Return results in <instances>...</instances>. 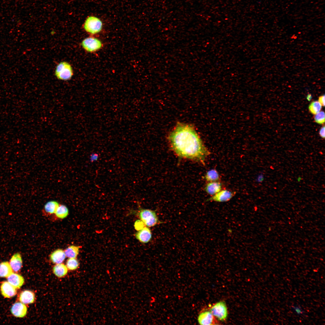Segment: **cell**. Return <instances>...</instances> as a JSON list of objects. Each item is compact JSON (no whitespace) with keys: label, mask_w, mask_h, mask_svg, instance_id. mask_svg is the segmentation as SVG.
I'll return each instance as SVG.
<instances>
[{"label":"cell","mask_w":325,"mask_h":325,"mask_svg":"<svg viewBox=\"0 0 325 325\" xmlns=\"http://www.w3.org/2000/svg\"><path fill=\"white\" fill-rule=\"evenodd\" d=\"M168 140L171 150L179 158L203 165L210 153L193 125L178 122L169 133Z\"/></svg>","instance_id":"6da1fadb"},{"label":"cell","mask_w":325,"mask_h":325,"mask_svg":"<svg viewBox=\"0 0 325 325\" xmlns=\"http://www.w3.org/2000/svg\"><path fill=\"white\" fill-rule=\"evenodd\" d=\"M103 26V23L100 18L94 16H90L86 19L83 24V28L87 33L93 35L100 32Z\"/></svg>","instance_id":"7a4b0ae2"},{"label":"cell","mask_w":325,"mask_h":325,"mask_svg":"<svg viewBox=\"0 0 325 325\" xmlns=\"http://www.w3.org/2000/svg\"><path fill=\"white\" fill-rule=\"evenodd\" d=\"M54 73L58 79L66 81L72 78L73 75V71L69 63L63 61L59 63L57 66Z\"/></svg>","instance_id":"3957f363"},{"label":"cell","mask_w":325,"mask_h":325,"mask_svg":"<svg viewBox=\"0 0 325 325\" xmlns=\"http://www.w3.org/2000/svg\"><path fill=\"white\" fill-rule=\"evenodd\" d=\"M137 214L141 221L147 227L154 226L160 222L154 211L140 208Z\"/></svg>","instance_id":"277c9868"},{"label":"cell","mask_w":325,"mask_h":325,"mask_svg":"<svg viewBox=\"0 0 325 325\" xmlns=\"http://www.w3.org/2000/svg\"><path fill=\"white\" fill-rule=\"evenodd\" d=\"M209 310L218 320L223 321L227 317L228 312L225 302L224 301L218 302L211 306Z\"/></svg>","instance_id":"5b68a950"},{"label":"cell","mask_w":325,"mask_h":325,"mask_svg":"<svg viewBox=\"0 0 325 325\" xmlns=\"http://www.w3.org/2000/svg\"><path fill=\"white\" fill-rule=\"evenodd\" d=\"M81 46L86 51L93 53L100 50L103 46L102 42L98 39L89 36L84 39L82 42Z\"/></svg>","instance_id":"8992f818"},{"label":"cell","mask_w":325,"mask_h":325,"mask_svg":"<svg viewBox=\"0 0 325 325\" xmlns=\"http://www.w3.org/2000/svg\"><path fill=\"white\" fill-rule=\"evenodd\" d=\"M236 192L227 189H222L212 196L206 201L217 202H224L230 200L235 195Z\"/></svg>","instance_id":"52a82bcc"},{"label":"cell","mask_w":325,"mask_h":325,"mask_svg":"<svg viewBox=\"0 0 325 325\" xmlns=\"http://www.w3.org/2000/svg\"><path fill=\"white\" fill-rule=\"evenodd\" d=\"M209 310L203 309L199 313L198 321L200 325H216L219 323Z\"/></svg>","instance_id":"ba28073f"},{"label":"cell","mask_w":325,"mask_h":325,"mask_svg":"<svg viewBox=\"0 0 325 325\" xmlns=\"http://www.w3.org/2000/svg\"><path fill=\"white\" fill-rule=\"evenodd\" d=\"M135 238L140 242L147 243L151 239L152 234L150 229L147 227H144L135 234Z\"/></svg>","instance_id":"9c48e42d"},{"label":"cell","mask_w":325,"mask_h":325,"mask_svg":"<svg viewBox=\"0 0 325 325\" xmlns=\"http://www.w3.org/2000/svg\"><path fill=\"white\" fill-rule=\"evenodd\" d=\"M16 289L7 281L3 282L0 286V291L2 295L6 298H10L14 296L17 293Z\"/></svg>","instance_id":"30bf717a"},{"label":"cell","mask_w":325,"mask_h":325,"mask_svg":"<svg viewBox=\"0 0 325 325\" xmlns=\"http://www.w3.org/2000/svg\"><path fill=\"white\" fill-rule=\"evenodd\" d=\"M11 311L14 316L22 318L25 317L27 314V308L23 303L17 302L14 304L12 306Z\"/></svg>","instance_id":"8fae6325"},{"label":"cell","mask_w":325,"mask_h":325,"mask_svg":"<svg viewBox=\"0 0 325 325\" xmlns=\"http://www.w3.org/2000/svg\"><path fill=\"white\" fill-rule=\"evenodd\" d=\"M222 184L221 181L207 182L204 187L205 191L211 196L222 189Z\"/></svg>","instance_id":"7c38bea8"},{"label":"cell","mask_w":325,"mask_h":325,"mask_svg":"<svg viewBox=\"0 0 325 325\" xmlns=\"http://www.w3.org/2000/svg\"><path fill=\"white\" fill-rule=\"evenodd\" d=\"M7 280L17 289L20 288L24 282V279L22 276L14 273L8 277Z\"/></svg>","instance_id":"4fadbf2b"},{"label":"cell","mask_w":325,"mask_h":325,"mask_svg":"<svg viewBox=\"0 0 325 325\" xmlns=\"http://www.w3.org/2000/svg\"><path fill=\"white\" fill-rule=\"evenodd\" d=\"M35 298V294L33 292L26 290L20 293L19 299L21 302L24 304H29L34 302Z\"/></svg>","instance_id":"5bb4252c"},{"label":"cell","mask_w":325,"mask_h":325,"mask_svg":"<svg viewBox=\"0 0 325 325\" xmlns=\"http://www.w3.org/2000/svg\"><path fill=\"white\" fill-rule=\"evenodd\" d=\"M65 252L61 249H57L54 251L50 255V258L54 263L58 264L62 263L65 258Z\"/></svg>","instance_id":"9a60e30c"},{"label":"cell","mask_w":325,"mask_h":325,"mask_svg":"<svg viewBox=\"0 0 325 325\" xmlns=\"http://www.w3.org/2000/svg\"><path fill=\"white\" fill-rule=\"evenodd\" d=\"M9 264L14 271L17 272L19 271L22 265V260L20 254L18 252L14 254L10 260Z\"/></svg>","instance_id":"2e32d148"},{"label":"cell","mask_w":325,"mask_h":325,"mask_svg":"<svg viewBox=\"0 0 325 325\" xmlns=\"http://www.w3.org/2000/svg\"><path fill=\"white\" fill-rule=\"evenodd\" d=\"M204 180L207 182L221 181V176L217 170L212 169L206 172L203 177Z\"/></svg>","instance_id":"e0dca14e"},{"label":"cell","mask_w":325,"mask_h":325,"mask_svg":"<svg viewBox=\"0 0 325 325\" xmlns=\"http://www.w3.org/2000/svg\"><path fill=\"white\" fill-rule=\"evenodd\" d=\"M13 273V270L8 262H4L0 263V277H8Z\"/></svg>","instance_id":"ac0fdd59"},{"label":"cell","mask_w":325,"mask_h":325,"mask_svg":"<svg viewBox=\"0 0 325 325\" xmlns=\"http://www.w3.org/2000/svg\"><path fill=\"white\" fill-rule=\"evenodd\" d=\"M54 273L59 277H62L67 273L68 268L63 263L57 264L53 268Z\"/></svg>","instance_id":"d6986e66"},{"label":"cell","mask_w":325,"mask_h":325,"mask_svg":"<svg viewBox=\"0 0 325 325\" xmlns=\"http://www.w3.org/2000/svg\"><path fill=\"white\" fill-rule=\"evenodd\" d=\"M59 206V203L56 201H51L45 204L44 209L45 211L49 214L55 213Z\"/></svg>","instance_id":"ffe728a7"},{"label":"cell","mask_w":325,"mask_h":325,"mask_svg":"<svg viewBox=\"0 0 325 325\" xmlns=\"http://www.w3.org/2000/svg\"><path fill=\"white\" fill-rule=\"evenodd\" d=\"M79 251V247L74 245L69 246L64 251L66 256L69 258H76Z\"/></svg>","instance_id":"44dd1931"},{"label":"cell","mask_w":325,"mask_h":325,"mask_svg":"<svg viewBox=\"0 0 325 325\" xmlns=\"http://www.w3.org/2000/svg\"><path fill=\"white\" fill-rule=\"evenodd\" d=\"M69 211L67 207L63 205H59L55 212L56 216L58 218L63 219L68 215Z\"/></svg>","instance_id":"7402d4cb"},{"label":"cell","mask_w":325,"mask_h":325,"mask_svg":"<svg viewBox=\"0 0 325 325\" xmlns=\"http://www.w3.org/2000/svg\"><path fill=\"white\" fill-rule=\"evenodd\" d=\"M322 108V105L318 101H312L310 104L308 109L310 113L316 114L319 112Z\"/></svg>","instance_id":"603a6c76"},{"label":"cell","mask_w":325,"mask_h":325,"mask_svg":"<svg viewBox=\"0 0 325 325\" xmlns=\"http://www.w3.org/2000/svg\"><path fill=\"white\" fill-rule=\"evenodd\" d=\"M79 265L78 260L76 258H70L66 262V266L68 269L70 270L76 269Z\"/></svg>","instance_id":"cb8c5ba5"},{"label":"cell","mask_w":325,"mask_h":325,"mask_svg":"<svg viewBox=\"0 0 325 325\" xmlns=\"http://www.w3.org/2000/svg\"><path fill=\"white\" fill-rule=\"evenodd\" d=\"M315 115L314 119L316 123L320 124H322L324 123L325 113L323 111H320Z\"/></svg>","instance_id":"d4e9b609"},{"label":"cell","mask_w":325,"mask_h":325,"mask_svg":"<svg viewBox=\"0 0 325 325\" xmlns=\"http://www.w3.org/2000/svg\"><path fill=\"white\" fill-rule=\"evenodd\" d=\"M291 308L292 311L298 315H302L305 313L304 310L299 305H293Z\"/></svg>","instance_id":"484cf974"},{"label":"cell","mask_w":325,"mask_h":325,"mask_svg":"<svg viewBox=\"0 0 325 325\" xmlns=\"http://www.w3.org/2000/svg\"><path fill=\"white\" fill-rule=\"evenodd\" d=\"M144 224L141 221H136L135 224V228L136 230L138 231L143 228L144 227Z\"/></svg>","instance_id":"4316f807"},{"label":"cell","mask_w":325,"mask_h":325,"mask_svg":"<svg viewBox=\"0 0 325 325\" xmlns=\"http://www.w3.org/2000/svg\"><path fill=\"white\" fill-rule=\"evenodd\" d=\"M318 101L321 104L322 106H325V95L323 94L320 96L319 98Z\"/></svg>","instance_id":"83f0119b"},{"label":"cell","mask_w":325,"mask_h":325,"mask_svg":"<svg viewBox=\"0 0 325 325\" xmlns=\"http://www.w3.org/2000/svg\"><path fill=\"white\" fill-rule=\"evenodd\" d=\"M98 158V155L97 153H93L91 154L90 157V160L91 162L97 160Z\"/></svg>","instance_id":"f1b7e54d"},{"label":"cell","mask_w":325,"mask_h":325,"mask_svg":"<svg viewBox=\"0 0 325 325\" xmlns=\"http://www.w3.org/2000/svg\"><path fill=\"white\" fill-rule=\"evenodd\" d=\"M319 134L320 136L323 138H325V126L323 125L320 129Z\"/></svg>","instance_id":"f546056e"},{"label":"cell","mask_w":325,"mask_h":325,"mask_svg":"<svg viewBox=\"0 0 325 325\" xmlns=\"http://www.w3.org/2000/svg\"><path fill=\"white\" fill-rule=\"evenodd\" d=\"M312 98V97L311 94H309L307 95L306 98L308 101H310L311 100Z\"/></svg>","instance_id":"4dcf8cb0"}]
</instances>
